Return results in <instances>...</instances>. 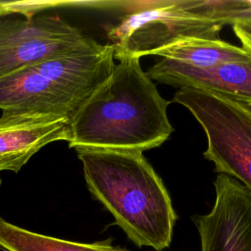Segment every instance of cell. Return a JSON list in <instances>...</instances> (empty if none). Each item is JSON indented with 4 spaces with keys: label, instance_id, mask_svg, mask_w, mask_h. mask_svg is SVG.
I'll use <instances>...</instances> for the list:
<instances>
[{
    "label": "cell",
    "instance_id": "6da1fadb",
    "mask_svg": "<svg viewBox=\"0 0 251 251\" xmlns=\"http://www.w3.org/2000/svg\"><path fill=\"white\" fill-rule=\"evenodd\" d=\"M170 102L159 93L139 58H123L71 121L69 146L144 152L174 131Z\"/></svg>",
    "mask_w": 251,
    "mask_h": 251
},
{
    "label": "cell",
    "instance_id": "7a4b0ae2",
    "mask_svg": "<svg viewBox=\"0 0 251 251\" xmlns=\"http://www.w3.org/2000/svg\"><path fill=\"white\" fill-rule=\"evenodd\" d=\"M88 190L138 247L169 248L177 219L162 178L144 157L129 149L74 148Z\"/></svg>",
    "mask_w": 251,
    "mask_h": 251
},
{
    "label": "cell",
    "instance_id": "3957f363",
    "mask_svg": "<svg viewBox=\"0 0 251 251\" xmlns=\"http://www.w3.org/2000/svg\"><path fill=\"white\" fill-rule=\"evenodd\" d=\"M111 44L45 60L0 78L2 113L65 117L77 111L110 76L115 67Z\"/></svg>",
    "mask_w": 251,
    "mask_h": 251
},
{
    "label": "cell",
    "instance_id": "277c9868",
    "mask_svg": "<svg viewBox=\"0 0 251 251\" xmlns=\"http://www.w3.org/2000/svg\"><path fill=\"white\" fill-rule=\"evenodd\" d=\"M121 11L105 26L116 60L141 58L185 37L219 39L235 17L238 1L153 0L111 2Z\"/></svg>",
    "mask_w": 251,
    "mask_h": 251
},
{
    "label": "cell",
    "instance_id": "5b68a950",
    "mask_svg": "<svg viewBox=\"0 0 251 251\" xmlns=\"http://www.w3.org/2000/svg\"><path fill=\"white\" fill-rule=\"evenodd\" d=\"M185 107L207 137L205 159L215 171L239 181L251 195V107L223 95L193 87L173 98Z\"/></svg>",
    "mask_w": 251,
    "mask_h": 251
},
{
    "label": "cell",
    "instance_id": "8992f818",
    "mask_svg": "<svg viewBox=\"0 0 251 251\" xmlns=\"http://www.w3.org/2000/svg\"><path fill=\"white\" fill-rule=\"evenodd\" d=\"M58 14L0 20V78L36 63L99 45Z\"/></svg>",
    "mask_w": 251,
    "mask_h": 251
},
{
    "label": "cell",
    "instance_id": "52a82bcc",
    "mask_svg": "<svg viewBox=\"0 0 251 251\" xmlns=\"http://www.w3.org/2000/svg\"><path fill=\"white\" fill-rule=\"evenodd\" d=\"M211 211L192 218L201 251H251V195L236 179L218 174Z\"/></svg>",
    "mask_w": 251,
    "mask_h": 251
},
{
    "label": "cell",
    "instance_id": "ba28073f",
    "mask_svg": "<svg viewBox=\"0 0 251 251\" xmlns=\"http://www.w3.org/2000/svg\"><path fill=\"white\" fill-rule=\"evenodd\" d=\"M71 121L34 113H2L0 117V172L18 173L40 149L55 141L69 142Z\"/></svg>",
    "mask_w": 251,
    "mask_h": 251
},
{
    "label": "cell",
    "instance_id": "9c48e42d",
    "mask_svg": "<svg viewBox=\"0 0 251 251\" xmlns=\"http://www.w3.org/2000/svg\"><path fill=\"white\" fill-rule=\"evenodd\" d=\"M152 80L171 86L208 90L251 107V56L211 68H192L161 59L147 72Z\"/></svg>",
    "mask_w": 251,
    "mask_h": 251
},
{
    "label": "cell",
    "instance_id": "30bf717a",
    "mask_svg": "<svg viewBox=\"0 0 251 251\" xmlns=\"http://www.w3.org/2000/svg\"><path fill=\"white\" fill-rule=\"evenodd\" d=\"M153 55L192 68H211L222 63L249 58L241 46L222 39L185 37L156 51Z\"/></svg>",
    "mask_w": 251,
    "mask_h": 251
},
{
    "label": "cell",
    "instance_id": "8fae6325",
    "mask_svg": "<svg viewBox=\"0 0 251 251\" xmlns=\"http://www.w3.org/2000/svg\"><path fill=\"white\" fill-rule=\"evenodd\" d=\"M112 240L80 243L36 233L0 217V248L5 251H128L114 246Z\"/></svg>",
    "mask_w": 251,
    "mask_h": 251
},
{
    "label": "cell",
    "instance_id": "7c38bea8",
    "mask_svg": "<svg viewBox=\"0 0 251 251\" xmlns=\"http://www.w3.org/2000/svg\"><path fill=\"white\" fill-rule=\"evenodd\" d=\"M230 25L234 34L241 42V47L251 54V16H240L234 19Z\"/></svg>",
    "mask_w": 251,
    "mask_h": 251
},
{
    "label": "cell",
    "instance_id": "4fadbf2b",
    "mask_svg": "<svg viewBox=\"0 0 251 251\" xmlns=\"http://www.w3.org/2000/svg\"><path fill=\"white\" fill-rule=\"evenodd\" d=\"M243 15H249V16H251V1H246V2H245V5H244L243 9L241 10L240 14L238 15V17L243 16ZM238 17H237V18H238Z\"/></svg>",
    "mask_w": 251,
    "mask_h": 251
},
{
    "label": "cell",
    "instance_id": "5bb4252c",
    "mask_svg": "<svg viewBox=\"0 0 251 251\" xmlns=\"http://www.w3.org/2000/svg\"><path fill=\"white\" fill-rule=\"evenodd\" d=\"M1 183H2V180H1V178H0V186H1Z\"/></svg>",
    "mask_w": 251,
    "mask_h": 251
}]
</instances>
